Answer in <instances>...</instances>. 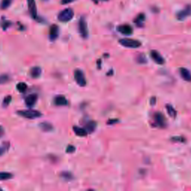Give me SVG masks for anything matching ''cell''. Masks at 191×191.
I'll return each instance as SVG.
<instances>
[{
    "label": "cell",
    "mask_w": 191,
    "mask_h": 191,
    "mask_svg": "<svg viewBox=\"0 0 191 191\" xmlns=\"http://www.w3.org/2000/svg\"><path fill=\"white\" fill-rule=\"evenodd\" d=\"M74 11L71 8H66L59 13L57 16V19L59 21L63 22V23H67V22L70 21L73 18Z\"/></svg>",
    "instance_id": "6da1fadb"
},
{
    "label": "cell",
    "mask_w": 191,
    "mask_h": 191,
    "mask_svg": "<svg viewBox=\"0 0 191 191\" xmlns=\"http://www.w3.org/2000/svg\"><path fill=\"white\" fill-rule=\"evenodd\" d=\"M17 114L27 119H35V118L40 117L42 116V114L40 111L36 110H23V111H18Z\"/></svg>",
    "instance_id": "7a4b0ae2"
},
{
    "label": "cell",
    "mask_w": 191,
    "mask_h": 191,
    "mask_svg": "<svg viewBox=\"0 0 191 191\" xmlns=\"http://www.w3.org/2000/svg\"><path fill=\"white\" fill-rule=\"evenodd\" d=\"M119 43H120L122 46L127 48H131V49H136L140 47L141 46V42L139 40H134V39L130 38H123L119 40Z\"/></svg>",
    "instance_id": "3957f363"
},
{
    "label": "cell",
    "mask_w": 191,
    "mask_h": 191,
    "mask_svg": "<svg viewBox=\"0 0 191 191\" xmlns=\"http://www.w3.org/2000/svg\"><path fill=\"white\" fill-rule=\"evenodd\" d=\"M79 31L81 36L83 38H87L88 36V30H87V25L84 17L80 18L79 22Z\"/></svg>",
    "instance_id": "277c9868"
},
{
    "label": "cell",
    "mask_w": 191,
    "mask_h": 191,
    "mask_svg": "<svg viewBox=\"0 0 191 191\" xmlns=\"http://www.w3.org/2000/svg\"><path fill=\"white\" fill-rule=\"evenodd\" d=\"M74 77H75V82L81 87H84L87 84L84 72L81 70H75L74 72Z\"/></svg>",
    "instance_id": "5b68a950"
},
{
    "label": "cell",
    "mask_w": 191,
    "mask_h": 191,
    "mask_svg": "<svg viewBox=\"0 0 191 191\" xmlns=\"http://www.w3.org/2000/svg\"><path fill=\"white\" fill-rule=\"evenodd\" d=\"M27 2H28V11H29L31 18L37 19V17H38V11H37V6L35 0H27Z\"/></svg>",
    "instance_id": "8992f818"
},
{
    "label": "cell",
    "mask_w": 191,
    "mask_h": 191,
    "mask_svg": "<svg viewBox=\"0 0 191 191\" xmlns=\"http://www.w3.org/2000/svg\"><path fill=\"white\" fill-rule=\"evenodd\" d=\"M154 120L155 122L156 126H159V127L163 128L165 127L166 125H167L165 116H163L161 113L158 112L156 113V114H155V116H154Z\"/></svg>",
    "instance_id": "52a82bcc"
},
{
    "label": "cell",
    "mask_w": 191,
    "mask_h": 191,
    "mask_svg": "<svg viewBox=\"0 0 191 191\" xmlns=\"http://www.w3.org/2000/svg\"><path fill=\"white\" fill-rule=\"evenodd\" d=\"M190 15H191V6H187L183 10H182V11H179V12L177 13L176 17L178 20H184L187 17H188L189 16H190Z\"/></svg>",
    "instance_id": "ba28073f"
},
{
    "label": "cell",
    "mask_w": 191,
    "mask_h": 191,
    "mask_svg": "<svg viewBox=\"0 0 191 191\" xmlns=\"http://www.w3.org/2000/svg\"><path fill=\"white\" fill-rule=\"evenodd\" d=\"M150 55H151V57L152 58V60L156 64L161 65V64H163L165 63L164 58L156 50H152L151 52H150Z\"/></svg>",
    "instance_id": "9c48e42d"
},
{
    "label": "cell",
    "mask_w": 191,
    "mask_h": 191,
    "mask_svg": "<svg viewBox=\"0 0 191 191\" xmlns=\"http://www.w3.org/2000/svg\"><path fill=\"white\" fill-rule=\"evenodd\" d=\"M59 35V27L57 26V25H52L51 27L50 28V39L52 41H54L56 39L58 38Z\"/></svg>",
    "instance_id": "30bf717a"
},
{
    "label": "cell",
    "mask_w": 191,
    "mask_h": 191,
    "mask_svg": "<svg viewBox=\"0 0 191 191\" xmlns=\"http://www.w3.org/2000/svg\"><path fill=\"white\" fill-rule=\"evenodd\" d=\"M117 31L124 35H131L133 33V28L129 25L125 24L118 26Z\"/></svg>",
    "instance_id": "8fae6325"
},
{
    "label": "cell",
    "mask_w": 191,
    "mask_h": 191,
    "mask_svg": "<svg viewBox=\"0 0 191 191\" xmlns=\"http://www.w3.org/2000/svg\"><path fill=\"white\" fill-rule=\"evenodd\" d=\"M38 99V96L36 94H30L26 98V105L28 107H32L35 105Z\"/></svg>",
    "instance_id": "7c38bea8"
},
{
    "label": "cell",
    "mask_w": 191,
    "mask_h": 191,
    "mask_svg": "<svg viewBox=\"0 0 191 191\" xmlns=\"http://www.w3.org/2000/svg\"><path fill=\"white\" fill-rule=\"evenodd\" d=\"M179 73L182 79L186 82H191V73L187 69L182 67L179 69Z\"/></svg>",
    "instance_id": "4fadbf2b"
},
{
    "label": "cell",
    "mask_w": 191,
    "mask_h": 191,
    "mask_svg": "<svg viewBox=\"0 0 191 191\" xmlns=\"http://www.w3.org/2000/svg\"><path fill=\"white\" fill-rule=\"evenodd\" d=\"M54 102L56 105L58 106H65L68 104L67 99L64 96H57L54 99Z\"/></svg>",
    "instance_id": "5bb4252c"
},
{
    "label": "cell",
    "mask_w": 191,
    "mask_h": 191,
    "mask_svg": "<svg viewBox=\"0 0 191 191\" xmlns=\"http://www.w3.org/2000/svg\"><path fill=\"white\" fill-rule=\"evenodd\" d=\"M73 131H74V133H75L77 136L84 137V136H87V134H88L87 131H86V129L80 128V127H78V126H74Z\"/></svg>",
    "instance_id": "9a60e30c"
},
{
    "label": "cell",
    "mask_w": 191,
    "mask_h": 191,
    "mask_svg": "<svg viewBox=\"0 0 191 191\" xmlns=\"http://www.w3.org/2000/svg\"><path fill=\"white\" fill-rule=\"evenodd\" d=\"M96 128V123L95 121H90L86 124L85 129L87 133H92L95 131Z\"/></svg>",
    "instance_id": "2e32d148"
},
{
    "label": "cell",
    "mask_w": 191,
    "mask_h": 191,
    "mask_svg": "<svg viewBox=\"0 0 191 191\" xmlns=\"http://www.w3.org/2000/svg\"><path fill=\"white\" fill-rule=\"evenodd\" d=\"M41 74V69L38 67H35L31 69L30 70V75L34 79H37L38 78Z\"/></svg>",
    "instance_id": "e0dca14e"
},
{
    "label": "cell",
    "mask_w": 191,
    "mask_h": 191,
    "mask_svg": "<svg viewBox=\"0 0 191 191\" xmlns=\"http://www.w3.org/2000/svg\"><path fill=\"white\" fill-rule=\"evenodd\" d=\"M145 21V14L144 13H140L136 18H135L134 22L135 24L138 26H143V23Z\"/></svg>",
    "instance_id": "ac0fdd59"
},
{
    "label": "cell",
    "mask_w": 191,
    "mask_h": 191,
    "mask_svg": "<svg viewBox=\"0 0 191 191\" xmlns=\"http://www.w3.org/2000/svg\"><path fill=\"white\" fill-rule=\"evenodd\" d=\"M13 174L11 172H0V181H6L13 178Z\"/></svg>",
    "instance_id": "d6986e66"
},
{
    "label": "cell",
    "mask_w": 191,
    "mask_h": 191,
    "mask_svg": "<svg viewBox=\"0 0 191 191\" xmlns=\"http://www.w3.org/2000/svg\"><path fill=\"white\" fill-rule=\"evenodd\" d=\"M166 108H167V113H168V114L170 115L171 117L175 118V116H176L177 115L176 111H175V109L174 108L172 105H166Z\"/></svg>",
    "instance_id": "ffe728a7"
},
{
    "label": "cell",
    "mask_w": 191,
    "mask_h": 191,
    "mask_svg": "<svg viewBox=\"0 0 191 191\" xmlns=\"http://www.w3.org/2000/svg\"><path fill=\"white\" fill-rule=\"evenodd\" d=\"M13 0H2L0 3V8L2 10H6L12 3Z\"/></svg>",
    "instance_id": "44dd1931"
},
{
    "label": "cell",
    "mask_w": 191,
    "mask_h": 191,
    "mask_svg": "<svg viewBox=\"0 0 191 191\" xmlns=\"http://www.w3.org/2000/svg\"><path fill=\"white\" fill-rule=\"evenodd\" d=\"M40 127L43 131H50L52 129V126L50 123H42L40 124Z\"/></svg>",
    "instance_id": "7402d4cb"
},
{
    "label": "cell",
    "mask_w": 191,
    "mask_h": 191,
    "mask_svg": "<svg viewBox=\"0 0 191 191\" xmlns=\"http://www.w3.org/2000/svg\"><path fill=\"white\" fill-rule=\"evenodd\" d=\"M0 25H1L2 28L3 30H6L7 28H8L11 26V22L9 21V20H2L1 21V23H0Z\"/></svg>",
    "instance_id": "603a6c76"
},
{
    "label": "cell",
    "mask_w": 191,
    "mask_h": 191,
    "mask_svg": "<svg viewBox=\"0 0 191 191\" xmlns=\"http://www.w3.org/2000/svg\"><path fill=\"white\" fill-rule=\"evenodd\" d=\"M27 87H27L26 84L24 82H20L17 84V88L18 90L21 93L25 92V91L27 90Z\"/></svg>",
    "instance_id": "cb8c5ba5"
},
{
    "label": "cell",
    "mask_w": 191,
    "mask_h": 191,
    "mask_svg": "<svg viewBox=\"0 0 191 191\" xmlns=\"http://www.w3.org/2000/svg\"><path fill=\"white\" fill-rule=\"evenodd\" d=\"M137 62L142 64H146L147 62V59L146 56H145L143 54H140V55H138V56L137 57Z\"/></svg>",
    "instance_id": "d4e9b609"
},
{
    "label": "cell",
    "mask_w": 191,
    "mask_h": 191,
    "mask_svg": "<svg viewBox=\"0 0 191 191\" xmlns=\"http://www.w3.org/2000/svg\"><path fill=\"white\" fill-rule=\"evenodd\" d=\"M9 81V76L6 74H3V75H0V85L1 84H6Z\"/></svg>",
    "instance_id": "484cf974"
},
{
    "label": "cell",
    "mask_w": 191,
    "mask_h": 191,
    "mask_svg": "<svg viewBox=\"0 0 191 191\" xmlns=\"http://www.w3.org/2000/svg\"><path fill=\"white\" fill-rule=\"evenodd\" d=\"M11 99H12V97H11V96H7L6 98L4 99V100H3V106H4L5 108H6L7 106H8V105L10 104L11 102Z\"/></svg>",
    "instance_id": "4316f807"
},
{
    "label": "cell",
    "mask_w": 191,
    "mask_h": 191,
    "mask_svg": "<svg viewBox=\"0 0 191 191\" xmlns=\"http://www.w3.org/2000/svg\"><path fill=\"white\" fill-rule=\"evenodd\" d=\"M61 176L63 177L64 179H66V180H70V179H72V175H71L70 172H62Z\"/></svg>",
    "instance_id": "83f0119b"
},
{
    "label": "cell",
    "mask_w": 191,
    "mask_h": 191,
    "mask_svg": "<svg viewBox=\"0 0 191 191\" xmlns=\"http://www.w3.org/2000/svg\"><path fill=\"white\" fill-rule=\"evenodd\" d=\"M75 151V148L72 145H69L67 148V153H72Z\"/></svg>",
    "instance_id": "f1b7e54d"
},
{
    "label": "cell",
    "mask_w": 191,
    "mask_h": 191,
    "mask_svg": "<svg viewBox=\"0 0 191 191\" xmlns=\"http://www.w3.org/2000/svg\"><path fill=\"white\" fill-rule=\"evenodd\" d=\"M74 1H75V0H61V3L62 5H67V4H69V3L72 2H74Z\"/></svg>",
    "instance_id": "f546056e"
},
{
    "label": "cell",
    "mask_w": 191,
    "mask_h": 191,
    "mask_svg": "<svg viewBox=\"0 0 191 191\" xmlns=\"http://www.w3.org/2000/svg\"><path fill=\"white\" fill-rule=\"evenodd\" d=\"M8 147L7 146V147H0V155H2L3 153L5 152V151H6V150H7V149H8Z\"/></svg>",
    "instance_id": "4dcf8cb0"
},
{
    "label": "cell",
    "mask_w": 191,
    "mask_h": 191,
    "mask_svg": "<svg viewBox=\"0 0 191 191\" xmlns=\"http://www.w3.org/2000/svg\"><path fill=\"white\" fill-rule=\"evenodd\" d=\"M117 122H118L117 119H110V120L108 122V124L112 125V124H114V123H117Z\"/></svg>",
    "instance_id": "1f68e13d"
},
{
    "label": "cell",
    "mask_w": 191,
    "mask_h": 191,
    "mask_svg": "<svg viewBox=\"0 0 191 191\" xmlns=\"http://www.w3.org/2000/svg\"><path fill=\"white\" fill-rule=\"evenodd\" d=\"M155 101H156V99H155V97L152 98V99H151V105H155V103L156 102H155Z\"/></svg>",
    "instance_id": "d6a6232c"
},
{
    "label": "cell",
    "mask_w": 191,
    "mask_h": 191,
    "mask_svg": "<svg viewBox=\"0 0 191 191\" xmlns=\"http://www.w3.org/2000/svg\"><path fill=\"white\" fill-rule=\"evenodd\" d=\"M92 1L94 2L95 3V4H98V3H99V2H100V1L106 2V1H108V0H92Z\"/></svg>",
    "instance_id": "836d02e7"
},
{
    "label": "cell",
    "mask_w": 191,
    "mask_h": 191,
    "mask_svg": "<svg viewBox=\"0 0 191 191\" xmlns=\"http://www.w3.org/2000/svg\"><path fill=\"white\" fill-rule=\"evenodd\" d=\"M3 133H4V130H3V128L2 127V126H0V136H1V135H2Z\"/></svg>",
    "instance_id": "e575fe53"
},
{
    "label": "cell",
    "mask_w": 191,
    "mask_h": 191,
    "mask_svg": "<svg viewBox=\"0 0 191 191\" xmlns=\"http://www.w3.org/2000/svg\"><path fill=\"white\" fill-rule=\"evenodd\" d=\"M0 190H2V189H0Z\"/></svg>",
    "instance_id": "d590c367"
}]
</instances>
